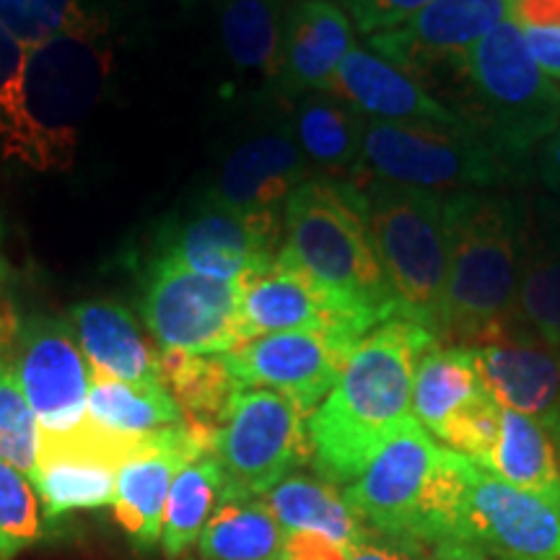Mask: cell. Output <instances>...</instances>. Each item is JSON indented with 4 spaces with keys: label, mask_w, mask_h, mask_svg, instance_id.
<instances>
[{
    "label": "cell",
    "mask_w": 560,
    "mask_h": 560,
    "mask_svg": "<svg viewBox=\"0 0 560 560\" xmlns=\"http://www.w3.org/2000/svg\"><path fill=\"white\" fill-rule=\"evenodd\" d=\"M439 338L405 317L371 330L346 361L338 384L310 416L312 465L322 480L348 486L412 418V371Z\"/></svg>",
    "instance_id": "cell-1"
},
{
    "label": "cell",
    "mask_w": 560,
    "mask_h": 560,
    "mask_svg": "<svg viewBox=\"0 0 560 560\" xmlns=\"http://www.w3.org/2000/svg\"><path fill=\"white\" fill-rule=\"evenodd\" d=\"M444 221V338L475 348L514 330L524 202L495 192H446Z\"/></svg>",
    "instance_id": "cell-2"
},
{
    "label": "cell",
    "mask_w": 560,
    "mask_h": 560,
    "mask_svg": "<svg viewBox=\"0 0 560 560\" xmlns=\"http://www.w3.org/2000/svg\"><path fill=\"white\" fill-rule=\"evenodd\" d=\"M470 459L436 444L416 416L369 459L342 495L376 535L420 545L452 540L454 514L465 490Z\"/></svg>",
    "instance_id": "cell-3"
},
{
    "label": "cell",
    "mask_w": 560,
    "mask_h": 560,
    "mask_svg": "<svg viewBox=\"0 0 560 560\" xmlns=\"http://www.w3.org/2000/svg\"><path fill=\"white\" fill-rule=\"evenodd\" d=\"M112 60V19L100 3H91L66 30L30 47L24 109L37 143L39 172L73 164L83 125L102 104Z\"/></svg>",
    "instance_id": "cell-4"
},
{
    "label": "cell",
    "mask_w": 560,
    "mask_h": 560,
    "mask_svg": "<svg viewBox=\"0 0 560 560\" xmlns=\"http://www.w3.org/2000/svg\"><path fill=\"white\" fill-rule=\"evenodd\" d=\"M280 255L335 296L380 314H397L387 276L371 240L363 195L342 179H306L283 208Z\"/></svg>",
    "instance_id": "cell-5"
},
{
    "label": "cell",
    "mask_w": 560,
    "mask_h": 560,
    "mask_svg": "<svg viewBox=\"0 0 560 560\" xmlns=\"http://www.w3.org/2000/svg\"><path fill=\"white\" fill-rule=\"evenodd\" d=\"M376 257H380L397 314L444 338V299L450 276L446 252V192L420 190L366 177L355 185Z\"/></svg>",
    "instance_id": "cell-6"
},
{
    "label": "cell",
    "mask_w": 560,
    "mask_h": 560,
    "mask_svg": "<svg viewBox=\"0 0 560 560\" xmlns=\"http://www.w3.org/2000/svg\"><path fill=\"white\" fill-rule=\"evenodd\" d=\"M478 107V128L520 161L560 125V89L532 60L522 26L503 21L457 66Z\"/></svg>",
    "instance_id": "cell-7"
},
{
    "label": "cell",
    "mask_w": 560,
    "mask_h": 560,
    "mask_svg": "<svg viewBox=\"0 0 560 560\" xmlns=\"http://www.w3.org/2000/svg\"><path fill=\"white\" fill-rule=\"evenodd\" d=\"M516 159L475 125L380 122L363 130V174L433 192H470L501 185Z\"/></svg>",
    "instance_id": "cell-8"
},
{
    "label": "cell",
    "mask_w": 560,
    "mask_h": 560,
    "mask_svg": "<svg viewBox=\"0 0 560 560\" xmlns=\"http://www.w3.org/2000/svg\"><path fill=\"white\" fill-rule=\"evenodd\" d=\"M240 306V283L198 276L161 252L145 268L140 314L164 353H231L244 342Z\"/></svg>",
    "instance_id": "cell-9"
},
{
    "label": "cell",
    "mask_w": 560,
    "mask_h": 560,
    "mask_svg": "<svg viewBox=\"0 0 560 560\" xmlns=\"http://www.w3.org/2000/svg\"><path fill=\"white\" fill-rule=\"evenodd\" d=\"M213 454L231 486L265 495L312 459L310 416L278 392L244 387L223 416Z\"/></svg>",
    "instance_id": "cell-10"
},
{
    "label": "cell",
    "mask_w": 560,
    "mask_h": 560,
    "mask_svg": "<svg viewBox=\"0 0 560 560\" xmlns=\"http://www.w3.org/2000/svg\"><path fill=\"white\" fill-rule=\"evenodd\" d=\"M452 540L503 560H560V509L514 488L470 459Z\"/></svg>",
    "instance_id": "cell-11"
},
{
    "label": "cell",
    "mask_w": 560,
    "mask_h": 560,
    "mask_svg": "<svg viewBox=\"0 0 560 560\" xmlns=\"http://www.w3.org/2000/svg\"><path fill=\"white\" fill-rule=\"evenodd\" d=\"M11 366L30 400L39 429L68 433L86 420L91 366L68 322L50 314L16 319Z\"/></svg>",
    "instance_id": "cell-12"
},
{
    "label": "cell",
    "mask_w": 560,
    "mask_h": 560,
    "mask_svg": "<svg viewBox=\"0 0 560 560\" xmlns=\"http://www.w3.org/2000/svg\"><path fill=\"white\" fill-rule=\"evenodd\" d=\"M280 219L240 213L206 198L185 221L164 231L159 252L198 276L242 285L276 262L283 247Z\"/></svg>",
    "instance_id": "cell-13"
},
{
    "label": "cell",
    "mask_w": 560,
    "mask_h": 560,
    "mask_svg": "<svg viewBox=\"0 0 560 560\" xmlns=\"http://www.w3.org/2000/svg\"><path fill=\"white\" fill-rule=\"evenodd\" d=\"M240 314L244 342L272 332L312 330L359 346L382 325L380 314L322 289L280 252L272 268L242 283Z\"/></svg>",
    "instance_id": "cell-14"
},
{
    "label": "cell",
    "mask_w": 560,
    "mask_h": 560,
    "mask_svg": "<svg viewBox=\"0 0 560 560\" xmlns=\"http://www.w3.org/2000/svg\"><path fill=\"white\" fill-rule=\"evenodd\" d=\"M140 439L115 436L89 418L68 433L42 431L37 478L32 482L42 501V516L58 522L70 511L115 503L117 470Z\"/></svg>",
    "instance_id": "cell-15"
},
{
    "label": "cell",
    "mask_w": 560,
    "mask_h": 560,
    "mask_svg": "<svg viewBox=\"0 0 560 560\" xmlns=\"http://www.w3.org/2000/svg\"><path fill=\"white\" fill-rule=\"evenodd\" d=\"M353 348L327 332H272L242 342L223 361L242 387L278 392L312 416L338 384Z\"/></svg>",
    "instance_id": "cell-16"
},
{
    "label": "cell",
    "mask_w": 560,
    "mask_h": 560,
    "mask_svg": "<svg viewBox=\"0 0 560 560\" xmlns=\"http://www.w3.org/2000/svg\"><path fill=\"white\" fill-rule=\"evenodd\" d=\"M213 436L179 423L140 439L130 457L122 462L112 506L117 524L136 550L149 552L161 542L164 509L174 478L187 462L213 454Z\"/></svg>",
    "instance_id": "cell-17"
},
{
    "label": "cell",
    "mask_w": 560,
    "mask_h": 560,
    "mask_svg": "<svg viewBox=\"0 0 560 560\" xmlns=\"http://www.w3.org/2000/svg\"><path fill=\"white\" fill-rule=\"evenodd\" d=\"M514 0H433L395 30L371 34L369 45L405 73L457 62L511 19Z\"/></svg>",
    "instance_id": "cell-18"
},
{
    "label": "cell",
    "mask_w": 560,
    "mask_h": 560,
    "mask_svg": "<svg viewBox=\"0 0 560 560\" xmlns=\"http://www.w3.org/2000/svg\"><path fill=\"white\" fill-rule=\"evenodd\" d=\"M470 350L490 397L540 423L560 452V355L556 350L520 330Z\"/></svg>",
    "instance_id": "cell-19"
},
{
    "label": "cell",
    "mask_w": 560,
    "mask_h": 560,
    "mask_svg": "<svg viewBox=\"0 0 560 560\" xmlns=\"http://www.w3.org/2000/svg\"><path fill=\"white\" fill-rule=\"evenodd\" d=\"M310 177V161L289 130H272L236 145L223 161L208 198L252 215H283L285 202Z\"/></svg>",
    "instance_id": "cell-20"
},
{
    "label": "cell",
    "mask_w": 560,
    "mask_h": 560,
    "mask_svg": "<svg viewBox=\"0 0 560 560\" xmlns=\"http://www.w3.org/2000/svg\"><path fill=\"white\" fill-rule=\"evenodd\" d=\"M327 91L359 109L366 120L439 125L467 122V117H459L457 112L441 104L405 70L392 66L389 60H384L374 50H366V47L353 45Z\"/></svg>",
    "instance_id": "cell-21"
},
{
    "label": "cell",
    "mask_w": 560,
    "mask_h": 560,
    "mask_svg": "<svg viewBox=\"0 0 560 560\" xmlns=\"http://www.w3.org/2000/svg\"><path fill=\"white\" fill-rule=\"evenodd\" d=\"M350 50L353 26L348 13L330 0H301L285 11L278 83L296 94L327 91Z\"/></svg>",
    "instance_id": "cell-22"
},
{
    "label": "cell",
    "mask_w": 560,
    "mask_h": 560,
    "mask_svg": "<svg viewBox=\"0 0 560 560\" xmlns=\"http://www.w3.org/2000/svg\"><path fill=\"white\" fill-rule=\"evenodd\" d=\"M68 325L91 371L130 384H164L161 355L122 304L107 299L81 301L70 306Z\"/></svg>",
    "instance_id": "cell-23"
},
{
    "label": "cell",
    "mask_w": 560,
    "mask_h": 560,
    "mask_svg": "<svg viewBox=\"0 0 560 560\" xmlns=\"http://www.w3.org/2000/svg\"><path fill=\"white\" fill-rule=\"evenodd\" d=\"M514 330L550 348L560 338V210L552 206H524Z\"/></svg>",
    "instance_id": "cell-24"
},
{
    "label": "cell",
    "mask_w": 560,
    "mask_h": 560,
    "mask_svg": "<svg viewBox=\"0 0 560 560\" xmlns=\"http://www.w3.org/2000/svg\"><path fill=\"white\" fill-rule=\"evenodd\" d=\"M366 117L330 91H304L293 109L291 136L310 166L353 182L363 174Z\"/></svg>",
    "instance_id": "cell-25"
},
{
    "label": "cell",
    "mask_w": 560,
    "mask_h": 560,
    "mask_svg": "<svg viewBox=\"0 0 560 560\" xmlns=\"http://www.w3.org/2000/svg\"><path fill=\"white\" fill-rule=\"evenodd\" d=\"M486 395L490 392L480 380L470 348L433 346L412 371V416L439 441L462 412Z\"/></svg>",
    "instance_id": "cell-26"
},
{
    "label": "cell",
    "mask_w": 560,
    "mask_h": 560,
    "mask_svg": "<svg viewBox=\"0 0 560 560\" xmlns=\"http://www.w3.org/2000/svg\"><path fill=\"white\" fill-rule=\"evenodd\" d=\"M262 501L268 503L283 532H306V535L325 537L348 552H353L374 535L346 501L342 490L322 478L293 472L268 490Z\"/></svg>",
    "instance_id": "cell-27"
},
{
    "label": "cell",
    "mask_w": 560,
    "mask_h": 560,
    "mask_svg": "<svg viewBox=\"0 0 560 560\" xmlns=\"http://www.w3.org/2000/svg\"><path fill=\"white\" fill-rule=\"evenodd\" d=\"M478 467L509 486L542 495L560 509L558 450L540 423L501 405L499 431Z\"/></svg>",
    "instance_id": "cell-28"
},
{
    "label": "cell",
    "mask_w": 560,
    "mask_h": 560,
    "mask_svg": "<svg viewBox=\"0 0 560 560\" xmlns=\"http://www.w3.org/2000/svg\"><path fill=\"white\" fill-rule=\"evenodd\" d=\"M285 532L262 495L229 482L198 540L200 560H280Z\"/></svg>",
    "instance_id": "cell-29"
},
{
    "label": "cell",
    "mask_w": 560,
    "mask_h": 560,
    "mask_svg": "<svg viewBox=\"0 0 560 560\" xmlns=\"http://www.w3.org/2000/svg\"><path fill=\"white\" fill-rule=\"evenodd\" d=\"M161 380L177 400L185 423L213 439L231 400L236 392L244 389L229 371L223 355H187L161 350Z\"/></svg>",
    "instance_id": "cell-30"
},
{
    "label": "cell",
    "mask_w": 560,
    "mask_h": 560,
    "mask_svg": "<svg viewBox=\"0 0 560 560\" xmlns=\"http://www.w3.org/2000/svg\"><path fill=\"white\" fill-rule=\"evenodd\" d=\"M86 418L115 436L140 439L185 423L164 384H130L91 371Z\"/></svg>",
    "instance_id": "cell-31"
},
{
    "label": "cell",
    "mask_w": 560,
    "mask_h": 560,
    "mask_svg": "<svg viewBox=\"0 0 560 560\" xmlns=\"http://www.w3.org/2000/svg\"><path fill=\"white\" fill-rule=\"evenodd\" d=\"M229 488L226 470L215 454L187 462L172 482L161 527V550L166 558H182L198 545L202 529Z\"/></svg>",
    "instance_id": "cell-32"
},
{
    "label": "cell",
    "mask_w": 560,
    "mask_h": 560,
    "mask_svg": "<svg viewBox=\"0 0 560 560\" xmlns=\"http://www.w3.org/2000/svg\"><path fill=\"white\" fill-rule=\"evenodd\" d=\"M219 24L223 50L236 68L280 81L285 24L280 0H223Z\"/></svg>",
    "instance_id": "cell-33"
},
{
    "label": "cell",
    "mask_w": 560,
    "mask_h": 560,
    "mask_svg": "<svg viewBox=\"0 0 560 560\" xmlns=\"http://www.w3.org/2000/svg\"><path fill=\"white\" fill-rule=\"evenodd\" d=\"M30 47L0 24V159L39 172L37 143L24 109V68Z\"/></svg>",
    "instance_id": "cell-34"
},
{
    "label": "cell",
    "mask_w": 560,
    "mask_h": 560,
    "mask_svg": "<svg viewBox=\"0 0 560 560\" xmlns=\"http://www.w3.org/2000/svg\"><path fill=\"white\" fill-rule=\"evenodd\" d=\"M42 429L16 380L9 355L0 350V459L34 482Z\"/></svg>",
    "instance_id": "cell-35"
},
{
    "label": "cell",
    "mask_w": 560,
    "mask_h": 560,
    "mask_svg": "<svg viewBox=\"0 0 560 560\" xmlns=\"http://www.w3.org/2000/svg\"><path fill=\"white\" fill-rule=\"evenodd\" d=\"M42 537L37 490L16 467L0 459V560H13Z\"/></svg>",
    "instance_id": "cell-36"
},
{
    "label": "cell",
    "mask_w": 560,
    "mask_h": 560,
    "mask_svg": "<svg viewBox=\"0 0 560 560\" xmlns=\"http://www.w3.org/2000/svg\"><path fill=\"white\" fill-rule=\"evenodd\" d=\"M91 3L94 0H0V24L26 47H37Z\"/></svg>",
    "instance_id": "cell-37"
},
{
    "label": "cell",
    "mask_w": 560,
    "mask_h": 560,
    "mask_svg": "<svg viewBox=\"0 0 560 560\" xmlns=\"http://www.w3.org/2000/svg\"><path fill=\"white\" fill-rule=\"evenodd\" d=\"M340 9L353 16L363 34H380L395 30L416 16L420 9L433 3V0H338Z\"/></svg>",
    "instance_id": "cell-38"
},
{
    "label": "cell",
    "mask_w": 560,
    "mask_h": 560,
    "mask_svg": "<svg viewBox=\"0 0 560 560\" xmlns=\"http://www.w3.org/2000/svg\"><path fill=\"white\" fill-rule=\"evenodd\" d=\"M425 545L416 540H402V537L371 535L366 542L350 552L348 560H423Z\"/></svg>",
    "instance_id": "cell-39"
},
{
    "label": "cell",
    "mask_w": 560,
    "mask_h": 560,
    "mask_svg": "<svg viewBox=\"0 0 560 560\" xmlns=\"http://www.w3.org/2000/svg\"><path fill=\"white\" fill-rule=\"evenodd\" d=\"M350 552L338 542L306 532H285L280 560H348Z\"/></svg>",
    "instance_id": "cell-40"
},
{
    "label": "cell",
    "mask_w": 560,
    "mask_h": 560,
    "mask_svg": "<svg viewBox=\"0 0 560 560\" xmlns=\"http://www.w3.org/2000/svg\"><path fill=\"white\" fill-rule=\"evenodd\" d=\"M522 32L532 60L548 79L560 81V26H527Z\"/></svg>",
    "instance_id": "cell-41"
},
{
    "label": "cell",
    "mask_w": 560,
    "mask_h": 560,
    "mask_svg": "<svg viewBox=\"0 0 560 560\" xmlns=\"http://www.w3.org/2000/svg\"><path fill=\"white\" fill-rule=\"evenodd\" d=\"M511 19L527 26H560V0H514Z\"/></svg>",
    "instance_id": "cell-42"
},
{
    "label": "cell",
    "mask_w": 560,
    "mask_h": 560,
    "mask_svg": "<svg viewBox=\"0 0 560 560\" xmlns=\"http://www.w3.org/2000/svg\"><path fill=\"white\" fill-rule=\"evenodd\" d=\"M537 172H540L542 185L556 195H560V125L558 130L542 143L540 159H537Z\"/></svg>",
    "instance_id": "cell-43"
},
{
    "label": "cell",
    "mask_w": 560,
    "mask_h": 560,
    "mask_svg": "<svg viewBox=\"0 0 560 560\" xmlns=\"http://www.w3.org/2000/svg\"><path fill=\"white\" fill-rule=\"evenodd\" d=\"M423 560H490V558L470 542L446 540V542L433 545V548L425 552Z\"/></svg>",
    "instance_id": "cell-44"
},
{
    "label": "cell",
    "mask_w": 560,
    "mask_h": 560,
    "mask_svg": "<svg viewBox=\"0 0 560 560\" xmlns=\"http://www.w3.org/2000/svg\"><path fill=\"white\" fill-rule=\"evenodd\" d=\"M16 319L13 314L9 312V306L0 304V350H5L11 346V338H13V327H16Z\"/></svg>",
    "instance_id": "cell-45"
},
{
    "label": "cell",
    "mask_w": 560,
    "mask_h": 560,
    "mask_svg": "<svg viewBox=\"0 0 560 560\" xmlns=\"http://www.w3.org/2000/svg\"><path fill=\"white\" fill-rule=\"evenodd\" d=\"M3 240H5V231H3V221H0V278L9 272V265H5V257H3Z\"/></svg>",
    "instance_id": "cell-46"
},
{
    "label": "cell",
    "mask_w": 560,
    "mask_h": 560,
    "mask_svg": "<svg viewBox=\"0 0 560 560\" xmlns=\"http://www.w3.org/2000/svg\"><path fill=\"white\" fill-rule=\"evenodd\" d=\"M552 350H556V353H558V355H560V338H558V340H556V346H552Z\"/></svg>",
    "instance_id": "cell-47"
}]
</instances>
